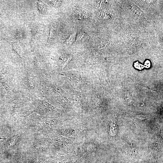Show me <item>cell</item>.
Masks as SVG:
<instances>
[{
  "label": "cell",
  "mask_w": 163,
  "mask_h": 163,
  "mask_svg": "<svg viewBox=\"0 0 163 163\" xmlns=\"http://www.w3.org/2000/svg\"><path fill=\"white\" fill-rule=\"evenodd\" d=\"M84 35V34L82 33H78L76 37V41H78L81 40Z\"/></svg>",
  "instance_id": "obj_1"
},
{
  "label": "cell",
  "mask_w": 163,
  "mask_h": 163,
  "mask_svg": "<svg viewBox=\"0 0 163 163\" xmlns=\"http://www.w3.org/2000/svg\"><path fill=\"white\" fill-rule=\"evenodd\" d=\"M75 35H74V34H73L70 36L69 38L66 40V43L67 44L72 43L74 39V37H75Z\"/></svg>",
  "instance_id": "obj_2"
},
{
  "label": "cell",
  "mask_w": 163,
  "mask_h": 163,
  "mask_svg": "<svg viewBox=\"0 0 163 163\" xmlns=\"http://www.w3.org/2000/svg\"><path fill=\"white\" fill-rule=\"evenodd\" d=\"M150 62H149V61L148 60L145 61V67L146 68L149 67V66H150Z\"/></svg>",
  "instance_id": "obj_3"
}]
</instances>
